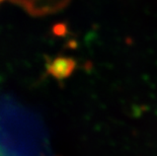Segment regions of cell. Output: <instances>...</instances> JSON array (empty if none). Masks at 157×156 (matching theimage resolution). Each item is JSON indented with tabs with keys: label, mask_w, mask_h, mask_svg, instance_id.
I'll use <instances>...</instances> for the list:
<instances>
[{
	"label": "cell",
	"mask_w": 157,
	"mask_h": 156,
	"mask_svg": "<svg viewBox=\"0 0 157 156\" xmlns=\"http://www.w3.org/2000/svg\"><path fill=\"white\" fill-rule=\"evenodd\" d=\"M18 3L23 8L28 9L32 13H40V11H47L46 0H11Z\"/></svg>",
	"instance_id": "obj_2"
},
{
	"label": "cell",
	"mask_w": 157,
	"mask_h": 156,
	"mask_svg": "<svg viewBox=\"0 0 157 156\" xmlns=\"http://www.w3.org/2000/svg\"><path fill=\"white\" fill-rule=\"evenodd\" d=\"M77 66V62L73 58L58 56L48 61L46 65L47 73L57 80H64L70 77Z\"/></svg>",
	"instance_id": "obj_1"
}]
</instances>
